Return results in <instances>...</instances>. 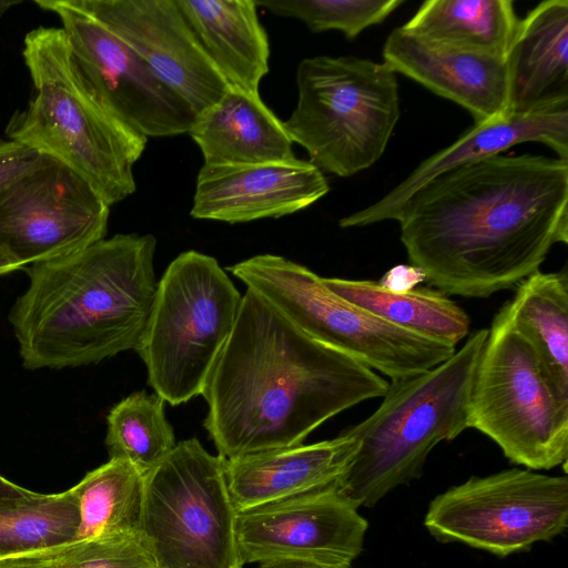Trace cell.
<instances>
[{
	"label": "cell",
	"instance_id": "1",
	"mask_svg": "<svg viewBox=\"0 0 568 568\" xmlns=\"http://www.w3.org/2000/svg\"><path fill=\"white\" fill-rule=\"evenodd\" d=\"M413 265L446 295L486 298L568 243V161L493 155L420 186L395 219Z\"/></svg>",
	"mask_w": 568,
	"mask_h": 568
},
{
	"label": "cell",
	"instance_id": "2",
	"mask_svg": "<svg viewBox=\"0 0 568 568\" xmlns=\"http://www.w3.org/2000/svg\"><path fill=\"white\" fill-rule=\"evenodd\" d=\"M387 387L373 369L310 337L246 288L202 393L204 427L224 459L291 447Z\"/></svg>",
	"mask_w": 568,
	"mask_h": 568
},
{
	"label": "cell",
	"instance_id": "3",
	"mask_svg": "<svg viewBox=\"0 0 568 568\" xmlns=\"http://www.w3.org/2000/svg\"><path fill=\"white\" fill-rule=\"evenodd\" d=\"M156 239L116 234L30 265L9 322L27 369L77 367L138 351L156 293Z\"/></svg>",
	"mask_w": 568,
	"mask_h": 568
},
{
	"label": "cell",
	"instance_id": "4",
	"mask_svg": "<svg viewBox=\"0 0 568 568\" xmlns=\"http://www.w3.org/2000/svg\"><path fill=\"white\" fill-rule=\"evenodd\" d=\"M22 55L33 94L28 105L10 118L8 140L61 162L109 206L134 193L133 166L148 139L119 123L97 101L63 30H31L24 37Z\"/></svg>",
	"mask_w": 568,
	"mask_h": 568
},
{
	"label": "cell",
	"instance_id": "5",
	"mask_svg": "<svg viewBox=\"0 0 568 568\" xmlns=\"http://www.w3.org/2000/svg\"><path fill=\"white\" fill-rule=\"evenodd\" d=\"M487 335V328L474 331L434 368L392 379L378 408L349 427L359 448L337 488L354 505L373 507L419 478L432 449L468 428L473 379Z\"/></svg>",
	"mask_w": 568,
	"mask_h": 568
},
{
	"label": "cell",
	"instance_id": "6",
	"mask_svg": "<svg viewBox=\"0 0 568 568\" xmlns=\"http://www.w3.org/2000/svg\"><path fill=\"white\" fill-rule=\"evenodd\" d=\"M396 74L384 61L353 55L303 59L287 134L323 173L348 178L371 168L400 116Z\"/></svg>",
	"mask_w": 568,
	"mask_h": 568
},
{
	"label": "cell",
	"instance_id": "7",
	"mask_svg": "<svg viewBox=\"0 0 568 568\" xmlns=\"http://www.w3.org/2000/svg\"><path fill=\"white\" fill-rule=\"evenodd\" d=\"M242 295L219 262L191 250L166 267L136 351L149 384L165 403L202 395L229 341Z\"/></svg>",
	"mask_w": 568,
	"mask_h": 568
},
{
	"label": "cell",
	"instance_id": "8",
	"mask_svg": "<svg viewBox=\"0 0 568 568\" xmlns=\"http://www.w3.org/2000/svg\"><path fill=\"white\" fill-rule=\"evenodd\" d=\"M227 270L306 335L390 381L427 372L456 352L345 301L321 276L284 256L258 254Z\"/></svg>",
	"mask_w": 568,
	"mask_h": 568
},
{
	"label": "cell",
	"instance_id": "9",
	"mask_svg": "<svg viewBox=\"0 0 568 568\" xmlns=\"http://www.w3.org/2000/svg\"><path fill=\"white\" fill-rule=\"evenodd\" d=\"M468 428L477 429L514 464L551 469L568 459V402L534 348L511 323L506 303L495 315L473 379Z\"/></svg>",
	"mask_w": 568,
	"mask_h": 568
},
{
	"label": "cell",
	"instance_id": "10",
	"mask_svg": "<svg viewBox=\"0 0 568 568\" xmlns=\"http://www.w3.org/2000/svg\"><path fill=\"white\" fill-rule=\"evenodd\" d=\"M225 459L182 440L144 475L142 538L159 568H242Z\"/></svg>",
	"mask_w": 568,
	"mask_h": 568
},
{
	"label": "cell",
	"instance_id": "11",
	"mask_svg": "<svg viewBox=\"0 0 568 568\" xmlns=\"http://www.w3.org/2000/svg\"><path fill=\"white\" fill-rule=\"evenodd\" d=\"M425 527L438 540L497 556L549 541L568 526V478L513 468L470 477L436 496Z\"/></svg>",
	"mask_w": 568,
	"mask_h": 568
},
{
	"label": "cell",
	"instance_id": "12",
	"mask_svg": "<svg viewBox=\"0 0 568 568\" xmlns=\"http://www.w3.org/2000/svg\"><path fill=\"white\" fill-rule=\"evenodd\" d=\"M34 3L58 16L80 73L114 120L146 139L189 132L196 114L124 41L74 0Z\"/></svg>",
	"mask_w": 568,
	"mask_h": 568
},
{
	"label": "cell",
	"instance_id": "13",
	"mask_svg": "<svg viewBox=\"0 0 568 568\" xmlns=\"http://www.w3.org/2000/svg\"><path fill=\"white\" fill-rule=\"evenodd\" d=\"M110 206L74 171L50 158L0 189V252L21 268L103 240Z\"/></svg>",
	"mask_w": 568,
	"mask_h": 568
},
{
	"label": "cell",
	"instance_id": "14",
	"mask_svg": "<svg viewBox=\"0 0 568 568\" xmlns=\"http://www.w3.org/2000/svg\"><path fill=\"white\" fill-rule=\"evenodd\" d=\"M367 526L333 485L239 511L235 531L243 565L302 559L351 568Z\"/></svg>",
	"mask_w": 568,
	"mask_h": 568
},
{
	"label": "cell",
	"instance_id": "15",
	"mask_svg": "<svg viewBox=\"0 0 568 568\" xmlns=\"http://www.w3.org/2000/svg\"><path fill=\"white\" fill-rule=\"evenodd\" d=\"M122 41L195 114L229 84L192 33L176 0H74Z\"/></svg>",
	"mask_w": 568,
	"mask_h": 568
},
{
	"label": "cell",
	"instance_id": "16",
	"mask_svg": "<svg viewBox=\"0 0 568 568\" xmlns=\"http://www.w3.org/2000/svg\"><path fill=\"white\" fill-rule=\"evenodd\" d=\"M329 191L324 173L300 159L242 165H202L190 214L246 223L306 209Z\"/></svg>",
	"mask_w": 568,
	"mask_h": 568
},
{
	"label": "cell",
	"instance_id": "17",
	"mask_svg": "<svg viewBox=\"0 0 568 568\" xmlns=\"http://www.w3.org/2000/svg\"><path fill=\"white\" fill-rule=\"evenodd\" d=\"M382 55L396 73L466 109L475 124L509 115L506 57L432 41L403 27L388 34Z\"/></svg>",
	"mask_w": 568,
	"mask_h": 568
},
{
	"label": "cell",
	"instance_id": "18",
	"mask_svg": "<svg viewBox=\"0 0 568 568\" xmlns=\"http://www.w3.org/2000/svg\"><path fill=\"white\" fill-rule=\"evenodd\" d=\"M525 142L544 143L568 161V103L474 124L453 144L424 160L378 201L341 219L339 226L362 227L395 220L408 197L437 175Z\"/></svg>",
	"mask_w": 568,
	"mask_h": 568
},
{
	"label": "cell",
	"instance_id": "19",
	"mask_svg": "<svg viewBox=\"0 0 568 568\" xmlns=\"http://www.w3.org/2000/svg\"><path fill=\"white\" fill-rule=\"evenodd\" d=\"M359 439L347 428L337 437L225 459L236 513L338 485L349 470Z\"/></svg>",
	"mask_w": 568,
	"mask_h": 568
},
{
	"label": "cell",
	"instance_id": "20",
	"mask_svg": "<svg viewBox=\"0 0 568 568\" xmlns=\"http://www.w3.org/2000/svg\"><path fill=\"white\" fill-rule=\"evenodd\" d=\"M508 113L568 103V1L546 0L519 19L506 54Z\"/></svg>",
	"mask_w": 568,
	"mask_h": 568
},
{
	"label": "cell",
	"instance_id": "21",
	"mask_svg": "<svg viewBox=\"0 0 568 568\" xmlns=\"http://www.w3.org/2000/svg\"><path fill=\"white\" fill-rule=\"evenodd\" d=\"M204 165H242L296 159L284 123L258 92L229 85L211 106L195 115L187 132Z\"/></svg>",
	"mask_w": 568,
	"mask_h": 568
},
{
	"label": "cell",
	"instance_id": "22",
	"mask_svg": "<svg viewBox=\"0 0 568 568\" xmlns=\"http://www.w3.org/2000/svg\"><path fill=\"white\" fill-rule=\"evenodd\" d=\"M199 44L229 85L258 92L270 42L255 0H176Z\"/></svg>",
	"mask_w": 568,
	"mask_h": 568
},
{
	"label": "cell",
	"instance_id": "23",
	"mask_svg": "<svg viewBox=\"0 0 568 568\" xmlns=\"http://www.w3.org/2000/svg\"><path fill=\"white\" fill-rule=\"evenodd\" d=\"M322 281L345 301L417 335L454 347L469 335L468 314L437 288L423 286L393 293L371 280L322 277Z\"/></svg>",
	"mask_w": 568,
	"mask_h": 568
},
{
	"label": "cell",
	"instance_id": "24",
	"mask_svg": "<svg viewBox=\"0 0 568 568\" xmlns=\"http://www.w3.org/2000/svg\"><path fill=\"white\" fill-rule=\"evenodd\" d=\"M515 328L534 348L558 395L568 402V272L531 274L506 302Z\"/></svg>",
	"mask_w": 568,
	"mask_h": 568
},
{
	"label": "cell",
	"instance_id": "25",
	"mask_svg": "<svg viewBox=\"0 0 568 568\" xmlns=\"http://www.w3.org/2000/svg\"><path fill=\"white\" fill-rule=\"evenodd\" d=\"M518 22L510 0H427L402 27L432 41L506 57Z\"/></svg>",
	"mask_w": 568,
	"mask_h": 568
},
{
	"label": "cell",
	"instance_id": "26",
	"mask_svg": "<svg viewBox=\"0 0 568 568\" xmlns=\"http://www.w3.org/2000/svg\"><path fill=\"white\" fill-rule=\"evenodd\" d=\"M69 490L79 511L73 541L140 532L144 476L130 463L110 458Z\"/></svg>",
	"mask_w": 568,
	"mask_h": 568
},
{
	"label": "cell",
	"instance_id": "27",
	"mask_svg": "<svg viewBox=\"0 0 568 568\" xmlns=\"http://www.w3.org/2000/svg\"><path fill=\"white\" fill-rule=\"evenodd\" d=\"M78 526V506L69 489L0 493V556L72 542Z\"/></svg>",
	"mask_w": 568,
	"mask_h": 568
},
{
	"label": "cell",
	"instance_id": "28",
	"mask_svg": "<svg viewBox=\"0 0 568 568\" xmlns=\"http://www.w3.org/2000/svg\"><path fill=\"white\" fill-rule=\"evenodd\" d=\"M105 446L110 458L130 463L141 475L155 468L175 447L165 402L138 392L118 403L106 417Z\"/></svg>",
	"mask_w": 568,
	"mask_h": 568
},
{
	"label": "cell",
	"instance_id": "29",
	"mask_svg": "<svg viewBox=\"0 0 568 568\" xmlns=\"http://www.w3.org/2000/svg\"><path fill=\"white\" fill-rule=\"evenodd\" d=\"M403 0H255L257 7L302 21L312 32L338 30L355 39L383 22Z\"/></svg>",
	"mask_w": 568,
	"mask_h": 568
},
{
	"label": "cell",
	"instance_id": "30",
	"mask_svg": "<svg viewBox=\"0 0 568 568\" xmlns=\"http://www.w3.org/2000/svg\"><path fill=\"white\" fill-rule=\"evenodd\" d=\"M58 568H159L141 531L116 534L64 546Z\"/></svg>",
	"mask_w": 568,
	"mask_h": 568
},
{
	"label": "cell",
	"instance_id": "31",
	"mask_svg": "<svg viewBox=\"0 0 568 568\" xmlns=\"http://www.w3.org/2000/svg\"><path fill=\"white\" fill-rule=\"evenodd\" d=\"M45 158L17 142L0 139V189L39 165Z\"/></svg>",
	"mask_w": 568,
	"mask_h": 568
},
{
	"label": "cell",
	"instance_id": "32",
	"mask_svg": "<svg viewBox=\"0 0 568 568\" xmlns=\"http://www.w3.org/2000/svg\"><path fill=\"white\" fill-rule=\"evenodd\" d=\"M65 545L0 556V568H58Z\"/></svg>",
	"mask_w": 568,
	"mask_h": 568
},
{
	"label": "cell",
	"instance_id": "33",
	"mask_svg": "<svg viewBox=\"0 0 568 568\" xmlns=\"http://www.w3.org/2000/svg\"><path fill=\"white\" fill-rule=\"evenodd\" d=\"M425 281L426 274L419 266L399 264L385 272L378 284L393 293H406L418 287Z\"/></svg>",
	"mask_w": 568,
	"mask_h": 568
},
{
	"label": "cell",
	"instance_id": "34",
	"mask_svg": "<svg viewBox=\"0 0 568 568\" xmlns=\"http://www.w3.org/2000/svg\"><path fill=\"white\" fill-rule=\"evenodd\" d=\"M257 568H348L302 559H275L260 562Z\"/></svg>",
	"mask_w": 568,
	"mask_h": 568
},
{
	"label": "cell",
	"instance_id": "35",
	"mask_svg": "<svg viewBox=\"0 0 568 568\" xmlns=\"http://www.w3.org/2000/svg\"><path fill=\"white\" fill-rule=\"evenodd\" d=\"M20 268V265H18L13 260H11L9 256L0 252V276L12 273Z\"/></svg>",
	"mask_w": 568,
	"mask_h": 568
},
{
	"label": "cell",
	"instance_id": "36",
	"mask_svg": "<svg viewBox=\"0 0 568 568\" xmlns=\"http://www.w3.org/2000/svg\"><path fill=\"white\" fill-rule=\"evenodd\" d=\"M24 489L0 475V493H20Z\"/></svg>",
	"mask_w": 568,
	"mask_h": 568
},
{
	"label": "cell",
	"instance_id": "37",
	"mask_svg": "<svg viewBox=\"0 0 568 568\" xmlns=\"http://www.w3.org/2000/svg\"><path fill=\"white\" fill-rule=\"evenodd\" d=\"M19 1L0 0V17L8 11L11 7L17 6Z\"/></svg>",
	"mask_w": 568,
	"mask_h": 568
}]
</instances>
